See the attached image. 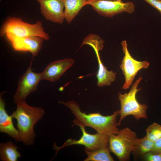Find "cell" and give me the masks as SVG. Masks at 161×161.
<instances>
[{"label":"cell","mask_w":161,"mask_h":161,"mask_svg":"<svg viewBox=\"0 0 161 161\" xmlns=\"http://www.w3.org/2000/svg\"><path fill=\"white\" fill-rule=\"evenodd\" d=\"M69 108L75 119L73 120L74 125L79 124L85 127H90L97 133L109 136L117 134L120 131L117 127V117L119 114V110L111 115L105 116L99 112L87 114L81 111L78 103L71 100L58 102Z\"/></svg>","instance_id":"1"},{"label":"cell","mask_w":161,"mask_h":161,"mask_svg":"<svg viewBox=\"0 0 161 161\" xmlns=\"http://www.w3.org/2000/svg\"><path fill=\"white\" fill-rule=\"evenodd\" d=\"M16 104V110L11 115L16 120L21 141L26 146L32 145L35 137L34 126L44 117V109L40 107L31 106L25 101Z\"/></svg>","instance_id":"2"},{"label":"cell","mask_w":161,"mask_h":161,"mask_svg":"<svg viewBox=\"0 0 161 161\" xmlns=\"http://www.w3.org/2000/svg\"><path fill=\"white\" fill-rule=\"evenodd\" d=\"M0 35L1 36L5 35L7 39L29 36L39 37L46 40L49 38L48 34L44 30L41 21H38L31 24L16 17L7 18L1 27Z\"/></svg>","instance_id":"3"},{"label":"cell","mask_w":161,"mask_h":161,"mask_svg":"<svg viewBox=\"0 0 161 161\" xmlns=\"http://www.w3.org/2000/svg\"><path fill=\"white\" fill-rule=\"evenodd\" d=\"M143 79L141 76H139L128 93L123 94L118 93L120 109L119 110L120 118L117 122L118 126H120L122 120L128 115H132L137 120L147 118L146 111L148 106L145 104L140 103L136 97L137 92L142 89L141 88L137 89V87Z\"/></svg>","instance_id":"4"},{"label":"cell","mask_w":161,"mask_h":161,"mask_svg":"<svg viewBox=\"0 0 161 161\" xmlns=\"http://www.w3.org/2000/svg\"><path fill=\"white\" fill-rule=\"evenodd\" d=\"M136 133L128 127L120 130L116 134L109 136L108 147L109 151L121 161L129 160L133 149Z\"/></svg>","instance_id":"5"},{"label":"cell","mask_w":161,"mask_h":161,"mask_svg":"<svg viewBox=\"0 0 161 161\" xmlns=\"http://www.w3.org/2000/svg\"><path fill=\"white\" fill-rule=\"evenodd\" d=\"M79 126L82 131V135L78 140L71 138L68 139L61 146H58L54 143L53 148L56 151L55 154L61 149L74 145L84 146L85 149L93 151L108 147L109 136L97 133L91 134L87 132L85 126L79 124L75 125Z\"/></svg>","instance_id":"6"},{"label":"cell","mask_w":161,"mask_h":161,"mask_svg":"<svg viewBox=\"0 0 161 161\" xmlns=\"http://www.w3.org/2000/svg\"><path fill=\"white\" fill-rule=\"evenodd\" d=\"M87 5L91 6L100 15L108 17L123 12L133 13L135 7L132 2H124L122 0H87Z\"/></svg>","instance_id":"7"},{"label":"cell","mask_w":161,"mask_h":161,"mask_svg":"<svg viewBox=\"0 0 161 161\" xmlns=\"http://www.w3.org/2000/svg\"><path fill=\"white\" fill-rule=\"evenodd\" d=\"M124 56L120 67L124 75L125 82L122 89H127L132 84L134 79L139 71L141 69H147L150 64L147 61H139L134 59L131 55L128 48L126 40L121 42Z\"/></svg>","instance_id":"8"},{"label":"cell","mask_w":161,"mask_h":161,"mask_svg":"<svg viewBox=\"0 0 161 161\" xmlns=\"http://www.w3.org/2000/svg\"><path fill=\"white\" fill-rule=\"evenodd\" d=\"M32 60L28 68L18 81L17 87L13 97V101L16 104L25 101L27 96L36 90L39 82L42 80L41 73H36L32 70Z\"/></svg>","instance_id":"9"},{"label":"cell","mask_w":161,"mask_h":161,"mask_svg":"<svg viewBox=\"0 0 161 161\" xmlns=\"http://www.w3.org/2000/svg\"><path fill=\"white\" fill-rule=\"evenodd\" d=\"M40 5L42 14L45 19L62 24L64 19L63 0H36Z\"/></svg>","instance_id":"10"},{"label":"cell","mask_w":161,"mask_h":161,"mask_svg":"<svg viewBox=\"0 0 161 161\" xmlns=\"http://www.w3.org/2000/svg\"><path fill=\"white\" fill-rule=\"evenodd\" d=\"M16 51L28 52L32 57L36 56L41 49L44 39L39 37L29 36L8 39Z\"/></svg>","instance_id":"11"},{"label":"cell","mask_w":161,"mask_h":161,"mask_svg":"<svg viewBox=\"0 0 161 161\" xmlns=\"http://www.w3.org/2000/svg\"><path fill=\"white\" fill-rule=\"evenodd\" d=\"M74 62L71 58L55 61L49 64L41 73L42 80L51 82L58 80Z\"/></svg>","instance_id":"12"},{"label":"cell","mask_w":161,"mask_h":161,"mask_svg":"<svg viewBox=\"0 0 161 161\" xmlns=\"http://www.w3.org/2000/svg\"><path fill=\"white\" fill-rule=\"evenodd\" d=\"M4 93L1 92L0 94V132L7 134L18 142H21L18 131L13 123V118L5 109L6 103L2 97Z\"/></svg>","instance_id":"13"},{"label":"cell","mask_w":161,"mask_h":161,"mask_svg":"<svg viewBox=\"0 0 161 161\" xmlns=\"http://www.w3.org/2000/svg\"><path fill=\"white\" fill-rule=\"evenodd\" d=\"M98 64V69L97 75V84L99 87L110 85L116 78V73L112 70L109 71L101 61L98 51H95Z\"/></svg>","instance_id":"14"},{"label":"cell","mask_w":161,"mask_h":161,"mask_svg":"<svg viewBox=\"0 0 161 161\" xmlns=\"http://www.w3.org/2000/svg\"><path fill=\"white\" fill-rule=\"evenodd\" d=\"M19 148L9 141L0 144V159L2 161H17L21 157L18 150Z\"/></svg>","instance_id":"15"},{"label":"cell","mask_w":161,"mask_h":161,"mask_svg":"<svg viewBox=\"0 0 161 161\" xmlns=\"http://www.w3.org/2000/svg\"><path fill=\"white\" fill-rule=\"evenodd\" d=\"M87 0H63L64 19L68 24L70 23L81 8L86 5Z\"/></svg>","instance_id":"16"},{"label":"cell","mask_w":161,"mask_h":161,"mask_svg":"<svg viewBox=\"0 0 161 161\" xmlns=\"http://www.w3.org/2000/svg\"><path fill=\"white\" fill-rule=\"evenodd\" d=\"M154 142L149 140L146 135L141 138H136L132 152L135 159L142 157L147 153L150 151Z\"/></svg>","instance_id":"17"},{"label":"cell","mask_w":161,"mask_h":161,"mask_svg":"<svg viewBox=\"0 0 161 161\" xmlns=\"http://www.w3.org/2000/svg\"><path fill=\"white\" fill-rule=\"evenodd\" d=\"M87 155L85 161H113L109 147H105L93 151L85 149Z\"/></svg>","instance_id":"18"},{"label":"cell","mask_w":161,"mask_h":161,"mask_svg":"<svg viewBox=\"0 0 161 161\" xmlns=\"http://www.w3.org/2000/svg\"><path fill=\"white\" fill-rule=\"evenodd\" d=\"M104 42V41L98 35L90 34L85 38L79 48L84 45H88L90 46L94 51H99L103 48Z\"/></svg>","instance_id":"19"},{"label":"cell","mask_w":161,"mask_h":161,"mask_svg":"<svg viewBox=\"0 0 161 161\" xmlns=\"http://www.w3.org/2000/svg\"><path fill=\"white\" fill-rule=\"evenodd\" d=\"M146 132L148 138L154 142L161 137V126L154 123L147 127Z\"/></svg>","instance_id":"20"},{"label":"cell","mask_w":161,"mask_h":161,"mask_svg":"<svg viewBox=\"0 0 161 161\" xmlns=\"http://www.w3.org/2000/svg\"><path fill=\"white\" fill-rule=\"evenodd\" d=\"M142 157L145 161H161V154H154L151 151L146 153Z\"/></svg>","instance_id":"21"},{"label":"cell","mask_w":161,"mask_h":161,"mask_svg":"<svg viewBox=\"0 0 161 161\" xmlns=\"http://www.w3.org/2000/svg\"><path fill=\"white\" fill-rule=\"evenodd\" d=\"M157 10L161 15V0H144Z\"/></svg>","instance_id":"22"},{"label":"cell","mask_w":161,"mask_h":161,"mask_svg":"<svg viewBox=\"0 0 161 161\" xmlns=\"http://www.w3.org/2000/svg\"><path fill=\"white\" fill-rule=\"evenodd\" d=\"M151 151L154 154H161V137L154 142Z\"/></svg>","instance_id":"23"}]
</instances>
